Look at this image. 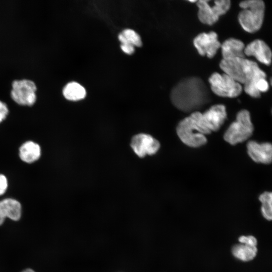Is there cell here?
<instances>
[{
    "instance_id": "6da1fadb",
    "label": "cell",
    "mask_w": 272,
    "mask_h": 272,
    "mask_svg": "<svg viewBox=\"0 0 272 272\" xmlns=\"http://www.w3.org/2000/svg\"><path fill=\"white\" fill-rule=\"evenodd\" d=\"M171 99L173 105L184 112H190L205 104L209 100L207 88L199 78H188L173 89Z\"/></svg>"
},
{
    "instance_id": "7a4b0ae2",
    "label": "cell",
    "mask_w": 272,
    "mask_h": 272,
    "mask_svg": "<svg viewBox=\"0 0 272 272\" xmlns=\"http://www.w3.org/2000/svg\"><path fill=\"white\" fill-rule=\"evenodd\" d=\"M220 66L223 71L239 83L244 85L259 78H266V74L257 64L245 57L223 59Z\"/></svg>"
},
{
    "instance_id": "3957f363",
    "label": "cell",
    "mask_w": 272,
    "mask_h": 272,
    "mask_svg": "<svg viewBox=\"0 0 272 272\" xmlns=\"http://www.w3.org/2000/svg\"><path fill=\"white\" fill-rule=\"evenodd\" d=\"M201 113L194 111L181 120L176 127V132L180 140L185 145L197 148L206 144V131L201 121Z\"/></svg>"
},
{
    "instance_id": "277c9868",
    "label": "cell",
    "mask_w": 272,
    "mask_h": 272,
    "mask_svg": "<svg viewBox=\"0 0 272 272\" xmlns=\"http://www.w3.org/2000/svg\"><path fill=\"white\" fill-rule=\"evenodd\" d=\"M243 9L238 15L239 22L243 29L249 33L258 31L261 27L264 14L265 5L261 0H249L241 2Z\"/></svg>"
},
{
    "instance_id": "5b68a950",
    "label": "cell",
    "mask_w": 272,
    "mask_h": 272,
    "mask_svg": "<svg viewBox=\"0 0 272 272\" xmlns=\"http://www.w3.org/2000/svg\"><path fill=\"white\" fill-rule=\"evenodd\" d=\"M254 126L250 113L247 110L238 112L236 120L228 127L224 134L225 141L232 145L247 141L253 134Z\"/></svg>"
},
{
    "instance_id": "8992f818",
    "label": "cell",
    "mask_w": 272,
    "mask_h": 272,
    "mask_svg": "<svg viewBox=\"0 0 272 272\" xmlns=\"http://www.w3.org/2000/svg\"><path fill=\"white\" fill-rule=\"evenodd\" d=\"M37 90L36 84L32 80L16 79L12 82L10 97L19 105L32 106L37 101Z\"/></svg>"
},
{
    "instance_id": "52a82bcc",
    "label": "cell",
    "mask_w": 272,
    "mask_h": 272,
    "mask_svg": "<svg viewBox=\"0 0 272 272\" xmlns=\"http://www.w3.org/2000/svg\"><path fill=\"white\" fill-rule=\"evenodd\" d=\"M198 17L202 23L209 25L215 23L220 16L225 14L230 7L229 0H217L211 5L210 1L200 0L197 2Z\"/></svg>"
},
{
    "instance_id": "ba28073f",
    "label": "cell",
    "mask_w": 272,
    "mask_h": 272,
    "mask_svg": "<svg viewBox=\"0 0 272 272\" xmlns=\"http://www.w3.org/2000/svg\"><path fill=\"white\" fill-rule=\"evenodd\" d=\"M212 91L217 95L234 98L239 95L242 88L241 84L224 73H215L209 78Z\"/></svg>"
},
{
    "instance_id": "9c48e42d",
    "label": "cell",
    "mask_w": 272,
    "mask_h": 272,
    "mask_svg": "<svg viewBox=\"0 0 272 272\" xmlns=\"http://www.w3.org/2000/svg\"><path fill=\"white\" fill-rule=\"evenodd\" d=\"M130 147L134 153L139 157L156 154L160 149L159 141L150 134L140 133L131 139Z\"/></svg>"
},
{
    "instance_id": "30bf717a",
    "label": "cell",
    "mask_w": 272,
    "mask_h": 272,
    "mask_svg": "<svg viewBox=\"0 0 272 272\" xmlns=\"http://www.w3.org/2000/svg\"><path fill=\"white\" fill-rule=\"evenodd\" d=\"M227 117L225 106L217 104L201 113V120L206 128L211 133L220 129Z\"/></svg>"
},
{
    "instance_id": "8fae6325",
    "label": "cell",
    "mask_w": 272,
    "mask_h": 272,
    "mask_svg": "<svg viewBox=\"0 0 272 272\" xmlns=\"http://www.w3.org/2000/svg\"><path fill=\"white\" fill-rule=\"evenodd\" d=\"M193 43L199 54L209 58L214 56L221 46L215 32L200 33L194 38Z\"/></svg>"
},
{
    "instance_id": "7c38bea8",
    "label": "cell",
    "mask_w": 272,
    "mask_h": 272,
    "mask_svg": "<svg viewBox=\"0 0 272 272\" xmlns=\"http://www.w3.org/2000/svg\"><path fill=\"white\" fill-rule=\"evenodd\" d=\"M249 157L255 162L269 164L272 162V144L269 142L259 143L249 141L246 145Z\"/></svg>"
},
{
    "instance_id": "4fadbf2b",
    "label": "cell",
    "mask_w": 272,
    "mask_h": 272,
    "mask_svg": "<svg viewBox=\"0 0 272 272\" xmlns=\"http://www.w3.org/2000/svg\"><path fill=\"white\" fill-rule=\"evenodd\" d=\"M244 54L253 56L258 61L265 65H269L272 60V52L269 46L262 40L257 39L245 47Z\"/></svg>"
},
{
    "instance_id": "5bb4252c",
    "label": "cell",
    "mask_w": 272,
    "mask_h": 272,
    "mask_svg": "<svg viewBox=\"0 0 272 272\" xmlns=\"http://www.w3.org/2000/svg\"><path fill=\"white\" fill-rule=\"evenodd\" d=\"M22 205L16 199L6 198L0 200V226L6 218L17 221L22 216Z\"/></svg>"
},
{
    "instance_id": "9a60e30c",
    "label": "cell",
    "mask_w": 272,
    "mask_h": 272,
    "mask_svg": "<svg viewBox=\"0 0 272 272\" xmlns=\"http://www.w3.org/2000/svg\"><path fill=\"white\" fill-rule=\"evenodd\" d=\"M40 146L33 141L24 142L19 148V157L21 160L27 164L37 161L41 156Z\"/></svg>"
},
{
    "instance_id": "2e32d148",
    "label": "cell",
    "mask_w": 272,
    "mask_h": 272,
    "mask_svg": "<svg viewBox=\"0 0 272 272\" xmlns=\"http://www.w3.org/2000/svg\"><path fill=\"white\" fill-rule=\"evenodd\" d=\"M223 59H227L236 57H245V46L240 40L229 38L225 40L221 46Z\"/></svg>"
},
{
    "instance_id": "e0dca14e",
    "label": "cell",
    "mask_w": 272,
    "mask_h": 272,
    "mask_svg": "<svg viewBox=\"0 0 272 272\" xmlns=\"http://www.w3.org/2000/svg\"><path fill=\"white\" fill-rule=\"evenodd\" d=\"M257 247H252L242 243L234 245L231 250L232 254L236 259L244 262L253 260L257 253Z\"/></svg>"
},
{
    "instance_id": "ac0fdd59",
    "label": "cell",
    "mask_w": 272,
    "mask_h": 272,
    "mask_svg": "<svg viewBox=\"0 0 272 272\" xmlns=\"http://www.w3.org/2000/svg\"><path fill=\"white\" fill-rule=\"evenodd\" d=\"M63 96L70 101H79L84 99L86 95L85 89L80 84L72 82L68 83L62 91Z\"/></svg>"
},
{
    "instance_id": "d6986e66",
    "label": "cell",
    "mask_w": 272,
    "mask_h": 272,
    "mask_svg": "<svg viewBox=\"0 0 272 272\" xmlns=\"http://www.w3.org/2000/svg\"><path fill=\"white\" fill-rule=\"evenodd\" d=\"M118 39L121 44H130L137 47L142 45L140 36L131 29H124L118 35Z\"/></svg>"
},
{
    "instance_id": "ffe728a7",
    "label": "cell",
    "mask_w": 272,
    "mask_h": 272,
    "mask_svg": "<svg viewBox=\"0 0 272 272\" xmlns=\"http://www.w3.org/2000/svg\"><path fill=\"white\" fill-rule=\"evenodd\" d=\"M238 241L240 243L245 244L252 247H257V240L252 235H242L239 237Z\"/></svg>"
},
{
    "instance_id": "44dd1931",
    "label": "cell",
    "mask_w": 272,
    "mask_h": 272,
    "mask_svg": "<svg viewBox=\"0 0 272 272\" xmlns=\"http://www.w3.org/2000/svg\"><path fill=\"white\" fill-rule=\"evenodd\" d=\"M260 211L263 217L267 221H272V205L261 203Z\"/></svg>"
},
{
    "instance_id": "7402d4cb",
    "label": "cell",
    "mask_w": 272,
    "mask_h": 272,
    "mask_svg": "<svg viewBox=\"0 0 272 272\" xmlns=\"http://www.w3.org/2000/svg\"><path fill=\"white\" fill-rule=\"evenodd\" d=\"M9 108L6 103L0 100V123L3 122L8 116Z\"/></svg>"
},
{
    "instance_id": "603a6c76",
    "label": "cell",
    "mask_w": 272,
    "mask_h": 272,
    "mask_svg": "<svg viewBox=\"0 0 272 272\" xmlns=\"http://www.w3.org/2000/svg\"><path fill=\"white\" fill-rule=\"evenodd\" d=\"M9 186V182L7 176L0 173V196L4 194Z\"/></svg>"
},
{
    "instance_id": "cb8c5ba5",
    "label": "cell",
    "mask_w": 272,
    "mask_h": 272,
    "mask_svg": "<svg viewBox=\"0 0 272 272\" xmlns=\"http://www.w3.org/2000/svg\"><path fill=\"white\" fill-rule=\"evenodd\" d=\"M258 199L261 203L272 205V191H265L261 193Z\"/></svg>"
},
{
    "instance_id": "d4e9b609",
    "label": "cell",
    "mask_w": 272,
    "mask_h": 272,
    "mask_svg": "<svg viewBox=\"0 0 272 272\" xmlns=\"http://www.w3.org/2000/svg\"><path fill=\"white\" fill-rule=\"evenodd\" d=\"M121 50L127 54H131L134 51V46L130 44H121Z\"/></svg>"
},
{
    "instance_id": "484cf974",
    "label": "cell",
    "mask_w": 272,
    "mask_h": 272,
    "mask_svg": "<svg viewBox=\"0 0 272 272\" xmlns=\"http://www.w3.org/2000/svg\"><path fill=\"white\" fill-rule=\"evenodd\" d=\"M21 272H35V271L33 269L28 268L24 269Z\"/></svg>"
},
{
    "instance_id": "4316f807",
    "label": "cell",
    "mask_w": 272,
    "mask_h": 272,
    "mask_svg": "<svg viewBox=\"0 0 272 272\" xmlns=\"http://www.w3.org/2000/svg\"><path fill=\"white\" fill-rule=\"evenodd\" d=\"M270 83L271 85L272 86V78H270Z\"/></svg>"
},
{
    "instance_id": "83f0119b",
    "label": "cell",
    "mask_w": 272,
    "mask_h": 272,
    "mask_svg": "<svg viewBox=\"0 0 272 272\" xmlns=\"http://www.w3.org/2000/svg\"><path fill=\"white\" fill-rule=\"evenodd\" d=\"M271 113H272V111H271Z\"/></svg>"
}]
</instances>
